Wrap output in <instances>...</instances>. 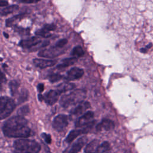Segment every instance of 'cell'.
Returning a JSON list of instances; mask_svg holds the SVG:
<instances>
[{
  "label": "cell",
  "mask_w": 153,
  "mask_h": 153,
  "mask_svg": "<svg viewBox=\"0 0 153 153\" xmlns=\"http://www.w3.org/2000/svg\"><path fill=\"white\" fill-rule=\"evenodd\" d=\"M44 88V85L43 84L40 83V84H39L38 85V90L40 93H41L42 91H43Z\"/></svg>",
  "instance_id": "30"
},
{
  "label": "cell",
  "mask_w": 153,
  "mask_h": 153,
  "mask_svg": "<svg viewBox=\"0 0 153 153\" xmlns=\"http://www.w3.org/2000/svg\"><path fill=\"white\" fill-rule=\"evenodd\" d=\"M68 125V117L64 114H59L56 116L53 121V128L57 131H63Z\"/></svg>",
  "instance_id": "5"
},
{
  "label": "cell",
  "mask_w": 153,
  "mask_h": 153,
  "mask_svg": "<svg viewBox=\"0 0 153 153\" xmlns=\"http://www.w3.org/2000/svg\"><path fill=\"white\" fill-rule=\"evenodd\" d=\"M71 54L74 57H81V56H84V51L82 48L81 46L78 45V46L75 47L73 48V50H72V51L71 52Z\"/></svg>",
  "instance_id": "21"
},
{
  "label": "cell",
  "mask_w": 153,
  "mask_h": 153,
  "mask_svg": "<svg viewBox=\"0 0 153 153\" xmlns=\"http://www.w3.org/2000/svg\"><path fill=\"white\" fill-rule=\"evenodd\" d=\"M90 107V103L87 101L84 100L77 104L76 106L71 111V114L73 115H78L84 113Z\"/></svg>",
  "instance_id": "13"
},
{
  "label": "cell",
  "mask_w": 153,
  "mask_h": 153,
  "mask_svg": "<svg viewBox=\"0 0 153 153\" xmlns=\"http://www.w3.org/2000/svg\"><path fill=\"white\" fill-rule=\"evenodd\" d=\"M87 140V139L85 136L79 137L72 145L67 148L63 153H78L85 145Z\"/></svg>",
  "instance_id": "8"
},
{
  "label": "cell",
  "mask_w": 153,
  "mask_h": 153,
  "mask_svg": "<svg viewBox=\"0 0 153 153\" xmlns=\"http://www.w3.org/2000/svg\"><path fill=\"white\" fill-rule=\"evenodd\" d=\"M16 108L14 100L7 96H2L0 100V117L3 120L8 117Z\"/></svg>",
  "instance_id": "4"
},
{
  "label": "cell",
  "mask_w": 153,
  "mask_h": 153,
  "mask_svg": "<svg viewBox=\"0 0 153 153\" xmlns=\"http://www.w3.org/2000/svg\"><path fill=\"white\" fill-rule=\"evenodd\" d=\"M75 87V85L73 83L71 82H63L57 87V90L60 92V93H65L67 91H69L70 90H72Z\"/></svg>",
  "instance_id": "19"
},
{
  "label": "cell",
  "mask_w": 153,
  "mask_h": 153,
  "mask_svg": "<svg viewBox=\"0 0 153 153\" xmlns=\"http://www.w3.org/2000/svg\"><path fill=\"white\" fill-rule=\"evenodd\" d=\"M18 8L19 6L17 5H11L10 6H8L1 10V15L2 16H7L8 14L16 11Z\"/></svg>",
  "instance_id": "20"
},
{
  "label": "cell",
  "mask_w": 153,
  "mask_h": 153,
  "mask_svg": "<svg viewBox=\"0 0 153 153\" xmlns=\"http://www.w3.org/2000/svg\"><path fill=\"white\" fill-rule=\"evenodd\" d=\"M93 118L94 113L92 111H87L76 120L75 123V127H81L92 124L93 123Z\"/></svg>",
  "instance_id": "7"
},
{
  "label": "cell",
  "mask_w": 153,
  "mask_h": 153,
  "mask_svg": "<svg viewBox=\"0 0 153 153\" xmlns=\"http://www.w3.org/2000/svg\"><path fill=\"white\" fill-rule=\"evenodd\" d=\"M26 13H21V14H17L16 16H14L11 18H9L7 20H6V22H5V24H6V26L9 27V26H11L13 23H14V22L16 21L18 19H22V17H23L25 16Z\"/></svg>",
  "instance_id": "22"
},
{
  "label": "cell",
  "mask_w": 153,
  "mask_h": 153,
  "mask_svg": "<svg viewBox=\"0 0 153 153\" xmlns=\"http://www.w3.org/2000/svg\"><path fill=\"white\" fill-rule=\"evenodd\" d=\"M93 123L90 124L88 126H87L85 127L82 128V129H79V130H71L69 134H68V136H66V139H65V141L67 143H71L72 142L75 138H76V137H78V136L82 134H84L86 133L88 131L89 129L91 128V127L93 126Z\"/></svg>",
  "instance_id": "9"
},
{
  "label": "cell",
  "mask_w": 153,
  "mask_h": 153,
  "mask_svg": "<svg viewBox=\"0 0 153 153\" xmlns=\"http://www.w3.org/2000/svg\"><path fill=\"white\" fill-rule=\"evenodd\" d=\"M96 127L97 131H109L114 128L115 124L109 119H103Z\"/></svg>",
  "instance_id": "15"
},
{
  "label": "cell",
  "mask_w": 153,
  "mask_h": 153,
  "mask_svg": "<svg viewBox=\"0 0 153 153\" xmlns=\"http://www.w3.org/2000/svg\"><path fill=\"white\" fill-rule=\"evenodd\" d=\"M41 40L39 39L38 37H31L28 39L22 40L19 45L25 48H30L31 47H36L37 45L41 44Z\"/></svg>",
  "instance_id": "14"
},
{
  "label": "cell",
  "mask_w": 153,
  "mask_h": 153,
  "mask_svg": "<svg viewBox=\"0 0 153 153\" xmlns=\"http://www.w3.org/2000/svg\"><path fill=\"white\" fill-rule=\"evenodd\" d=\"M63 76L59 74H51L49 75V80L51 82H55L62 78Z\"/></svg>",
  "instance_id": "25"
},
{
  "label": "cell",
  "mask_w": 153,
  "mask_h": 153,
  "mask_svg": "<svg viewBox=\"0 0 153 153\" xmlns=\"http://www.w3.org/2000/svg\"><path fill=\"white\" fill-rule=\"evenodd\" d=\"M60 94V93L57 90H51L44 94L43 96V100H44L48 105H52L57 101Z\"/></svg>",
  "instance_id": "11"
},
{
  "label": "cell",
  "mask_w": 153,
  "mask_h": 153,
  "mask_svg": "<svg viewBox=\"0 0 153 153\" xmlns=\"http://www.w3.org/2000/svg\"><path fill=\"white\" fill-rule=\"evenodd\" d=\"M84 74V70L81 68L78 67H74L69 69L65 77V79L67 81H72L75 79H79Z\"/></svg>",
  "instance_id": "10"
},
{
  "label": "cell",
  "mask_w": 153,
  "mask_h": 153,
  "mask_svg": "<svg viewBox=\"0 0 153 153\" xmlns=\"http://www.w3.org/2000/svg\"><path fill=\"white\" fill-rule=\"evenodd\" d=\"M85 97V91L82 89H77L69 94L63 95L60 100V105L63 108H68L84 101Z\"/></svg>",
  "instance_id": "3"
},
{
  "label": "cell",
  "mask_w": 153,
  "mask_h": 153,
  "mask_svg": "<svg viewBox=\"0 0 153 153\" xmlns=\"http://www.w3.org/2000/svg\"><path fill=\"white\" fill-rule=\"evenodd\" d=\"M111 148L110 144L108 142H103L101 144L99 145L98 150H97V153H105L107 152L108 150H109Z\"/></svg>",
  "instance_id": "23"
},
{
  "label": "cell",
  "mask_w": 153,
  "mask_h": 153,
  "mask_svg": "<svg viewBox=\"0 0 153 153\" xmlns=\"http://www.w3.org/2000/svg\"><path fill=\"white\" fill-rule=\"evenodd\" d=\"M8 5V2L6 1L5 0H1L0 2V6L1 7H3L5 6H7Z\"/></svg>",
  "instance_id": "31"
},
{
  "label": "cell",
  "mask_w": 153,
  "mask_h": 153,
  "mask_svg": "<svg viewBox=\"0 0 153 153\" xmlns=\"http://www.w3.org/2000/svg\"><path fill=\"white\" fill-rule=\"evenodd\" d=\"M62 48H59L55 45L54 47H51L49 48H45L41 50L38 53V55L42 57L53 58L63 53V50Z\"/></svg>",
  "instance_id": "6"
},
{
  "label": "cell",
  "mask_w": 153,
  "mask_h": 153,
  "mask_svg": "<svg viewBox=\"0 0 153 153\" xmlns=\"http://www.w3.org/2000/svg\"><path fill=\"white\" fill-rule=\"evenodd\" d=\"M76 61H77V59L75 57H70V58L65 59L62 61V62L60 64H59L57 66V68L60 69L65 68L66 67H68V66L73 65Z\"/></svg>",
  "instance_id": "18"
},
{
  "label": "cell",
  "mask_w": 153,
  "mask_h": 153,
  "mask_svg": "<svg viewBox=\"0 0 153 153\" xmlns=\"http://www.w3.org/2000/svg\"><path fill=\"white\" fill-rule=\"evenodd\" d=\"M29 107L26 105V106H22L19 111H18V114H19V115H25L26 114L27 112H29Z\"/></svg>",
  "instance_id": "26"
},
{
  "label": "cell",
  "mask_w": 153,
  "mask_h": 153,
  "mask_svg": "<svg viewBox=\"0 0 153 153\" xmlns=\"http://www.w3.org/2000/svg\"><path fill=\"white\" fill-rule=\"evenodd\" d=\"M14 153H38L41 150L40 145L35 140L20 139L13 143Z\"/></svg>",
  "instance_id": "2"
},
{
  "label": "cell",
  "mask_w": 153,
  "mask_h": 153,
  "mask_svg": "<svg viewBox=\"0 0 153 153\" xmlns=\"http://www.w3.org/2000/svg\"><path fill=\"white\" fill-rule=\"evenodd\" d=\"M67 43H68V40L66 39H62L56 42L55 45L59 48H63Z\"/></svg>",
  "instance_id": "27"
},
{
  "label": "cell",
  "mask_w": 153,
  "mask_h": 153,
  "mask_svg": "<svg viewBox=\"0 0 153 153\" xmlns=\"http://www.w3.org/2000/svg\"><path fill=\"white\" fill-rule=\"evenodd\" d=\"M19 86V82H17V81H15V80L11 81L10 82V84H9V87H10V91H11V94H12L13 96L16 95V94L17 93V90H18Z\"/></svg>",
  "instance_id": "24"
},
{
  "label": "cell",
  "mask_w": 153,
  "mask_h": 153,
  "mask_svg": "<svg viewBox=\"0 0 153 153\" xmlns=\"http://www.w3.org/2000/svg\"><path fill=\"white\" fill-rule=\"evenodd\" d=\"M56 28V25L54 24H46L42 28L35 32V34L44 38H48L51 36L50 32L54 30Z\"/></svg>",
  "instance_id": "12"
},
{
  "label": "cell",
  "mask_w": 153,
  "mask_h": 153,
  "mask_svg": "<svg viewBox=\"0 0 153 153\" xmlns=\"http://www.w3.org/2000/svg\"><path fill=\"white\" fill-rule=\"evenodd\" d=\"M42 136V137L44 139V140H45V142L47 143H51V137L50 136V134H47V133H42L41 134Z\"/></svg>",
  "instance_id": "28"
},
{
  "label": "cell",
  "mask_w": 153,
  "mask_h": 153,
  "mask_svg": "<svg viewBox=\"0 0 153 153\" xmlns=\"http://www.w3.org/2000/svg\"><path fill=\"white\" fill-rule=\"evenodd\" d=\"M40 0H20V1L25 4H33L39 2Z\"/></svg>",
  "instance_id": "29"
},
{
  "label": "cell",
  "mask_w": 153,
  "mask_h": 153,
  "mask_svg": "<svg viewBox=\"0 0 153 153\" xmlns=\"http://www.w3.org/2000/svg\"><path fill=\"white\" fill-rule=\"evenodd\" d=\"M3 35H4V36H5V38H8V36H8V35L7 33H5V32H3Z\"/></svg>",
  "instance_id": "32"
},
{
  "label": "cell",
  "mask_w": 153,
  "mask_h": 153,
  "mask_svg": "<svg viewBox=\"0 0 153 153\" xmlns=\"http://www.w3.org/2000/svg\"><path fill=\"white\" fill-rule=\"evenodd\" d=\"M2 130L5 136L10 137H27L32 134L27 121L21 115L7 120L4 123Z\"/></svg>",
  "instance_id": "1"
},
{
  "label": "cell",
  "mask_w": 153,
  "mask_h": 153,
  "mask_svg": "<svg viewBox=\"0 0 153 153\" xmlns=\"http://www.w3.org/2000/svg\"><path fill=\"white\" fill-rule=\"evenodd\" d=\"M99 141L94 139L88 143L84 149L85 153H97L98 148L99 146Z\"/></svg>",
  "instance_id": "17"
},
{
  "label": "cell",
  "mask_w": 153,
  "mask_h": 153,
  "mask_svg": "<svg viewBox=\"0 0 153 153\" xmlns=\"http://www.w3.org/2000/svg\"><path fill=\"white\" fill-rule=\"evenodd\" d=\"M34 65L41 69L46 68L48 67L53 66L57 63L56 60H47L43 59H35L33 60Z\"/></svg>",
  "instance_id": "16"
}]
</instances>
